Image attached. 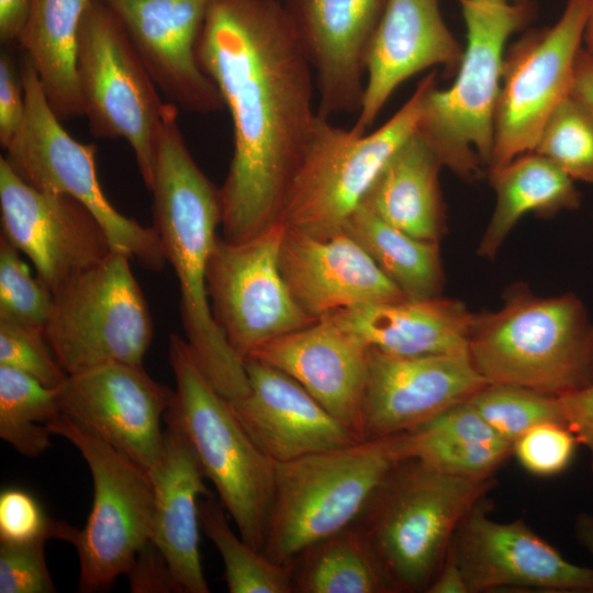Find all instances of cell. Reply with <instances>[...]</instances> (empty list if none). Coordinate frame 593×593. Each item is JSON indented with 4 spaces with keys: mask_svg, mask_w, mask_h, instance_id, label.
<instances>
[{
    "mask_svg": "<svg viewBox=\"0 0 593 593\" xmlns=\"http://www.w3.org/2000/svg\"><path fill=\"white\" fill-rule=\"evenodd\" d=\"M435 82L437 71L432 70L383 125L363 135L316 113L288 183L280 222L313 235L343 230L389 159L415 133L424 97Z\"/></svg>",
    "mask_w": 593,
    "mask_h": 593,
    "instance_id": "7",
    "label": "cell"
},
{
    "mask_svg": "<svg viewBox=\"0 0 593 593\" xmlns=\"http://www.w3.org/2000/svg\"><path fill=\"white\" fill-rule=\"evenodd\" d=\"M557 398L566 426L590 454L593 473V383Z\"/></svg>",
    "mask_w": 593,
    "mask_h": 593,
    "instance_id": "45",
    "label": "cell"
},
{
    "mask_svg": "<svg viewBox=\"0 0 593 593\" xmlns=\"http://www.w3.org/2000/svg\"><path fill=\"white\" fill-rule=\"evenodd\" d=\"M485 1L512 3V2H522V1H526V0H485Z\"/></svg>",
    "mask_w": 593,
    "mask_h": 593,
    "instance_id": "51",
    "label": "cell"
},
{
    "mask_svg": "<svg viewBox=\"0 0 593 593\" xmlns=\"http://www.w3.org/2000/svg\"><path fill=\"white\" fill-rule=\"evenodd\" d=\"M175 395L143 366L109 362L68 374L61 413L124 452L150 477L160 460L161 422Z\"/></svg>",
    "mask_w": 593,
    "mask_h": 593,
    "instance_id": "16",
    "label": "cell"
},
{
    "mask_svg": "<svg viewBox=\"0 0 593 593\" xmlns=\"http://www.w3.org/2000/svg\"><path fill=\"white\" fill-rule=\"evenodd\" d=\"M53 301V292L32 277L21 251L1 235L0 320L44 329Z\"/></svg>",
    "mask_w": 593,
    "mask_h": 593,
    "instance_id": "37",
    "label": "cell"
},
{
    "mask_svg": "<svg viewBox=\"0 0 593 593\" xmlns=\"http://www.w3.org/2000/svg\"><path fill=\"white\" fill-rule=\"evenodd\" d=\"M589 3L567 0L555 24L525 30L505 51L488 176L533 152L548 118L570 94Z\"/></svg>",
    "mask_w": 593,
    "mask_h": 593,
    "instance_id": "13",
    "label": "cell"
},
{
    "mask_svg": "<svg viewBox=\"0 0 593 593\" xmlns=\"http://www.w3.org/2000/svg\"><path fill=\"white\" fill-rule=\"evenodd\" d=\"M46 540L0 541V593L56 592L45 558Z\"/></svg>",
    "mask_w": 593,
    "mask_h": 593,
    "instance_id": "41",
    "label": "cell"
},
{
    "mask_svg": "<svg viewBox=\"0 0 593 593\" xmlns=\"http://www.w3.org/2000/svg\"><path fill=\"white\" fill-rule=\"evenodd\" d=\"M25 115V92L20 65L14 56L0 54V144L5 149L19 132Z\"/></svg>",
    "mask_w": 593,
    "mask_h": 593,
    "instance_id": "43",
    "label": "cell"
},
{
    "mask_svg": "<svg viewBox=\"0 0 593 593\" xmlns=\"http://www.w3.org/2000/svg\"><path fill=\"white\" fill-rule=\"evenodd\" d=\"M58 388H49L14 368L0 365V437L19 454L36 458L51 446L47 424L61 411Z\"/></svg>",
    "mask_w": 593,
    "mask_h": 593,
    "instance_id": "33",
    "label": "cell"
},
{
    "mask_svg": "<svg viewBox=\"0 0 593 593\" xmlns=\"http://www.w3.org/2000/svg\"><path fill=\"white\" fill-rule=\"evenodd\" d=\"M583 48L593 56V0H590L583 35Z\"/></svg>",
    "mask_w": 593,
    "mask_h": 593,
    "instance_id": "50",
    "label": "cell"
},
{
    "mask_svg": "<svg viewBox=\"0 0 593 593\" xmlns=\"http://www.w3.org/2000/svg\"><path fill=\"white\" fill-rule=\"evenodd\" d=\"M488 383L469 353L396 356L371 348L363 439L409 432Z\"/></svg>",
    "mask_w": 593,
    "mask_h": 593,
    "instance_id": "19",
    "label": "cell"
},
{
    "mask_svg": "<svg viewBox=\"0 0 593 593\" xmlns=\"http://www.w3.org/2000/svg\"><path fill=\"white\" fill-rule=\"evenodd\" d=\"M225 508L213 493L199 501L200 526L217 549L231 593H294L292 566L279 564L232 530Z\"/></svg>",
    "mask_w": 593,
    "mask_h": 593,
    "instance_id": "32",
    "label": "cell"
},
{
    "mask_svg": "<svg viewBox=\"0 0 593 593\" xmlns=\"http://www.w3.org/2000/svg\"><path fill=\"white\" fill-rule=\"evenodd\" d=\"M1 235L33 264L54 292L104 259L111 249L97 219L71 197L38 190L0 156Z\"/></svg>",
    "mask_w": 593,
    "mask_h": 593,
    "instance_id": "15",
    "label": "cell"
},
{
    "mask_svg": "<svg viewBox=\"0 0 593 593\" xmlns=\"http://www.w3.org/2000/svg\"><path fill=\"white\" fill-rule=\"evenodd\" d=\"M459 3L467 32L463 57L449 88L438 89L435 82L427 90L416 133L443 167L465 180H475L488 170L494 146L506 44L535 20L537 4L534 0Z\"/></svg>",
    "mask_w": 593,
    "mask_h": 593,
    "instance_id": "4",
    "label": "cell"
},
{
    "mask_svg": "<svg viewBox=\"0 0 593 593\" xmlns=\"http://www.w3.org/2000/svg\"><path fill=\"white\" fill-rule=\"evenodd\" d=\"M20 70L25 115L4 149L9 166L30 186L80 202L104 230L112 250L127 255L149 271H161L167 261L155 228L123 215L111 204L97 176L96 145L78 142L64 128L25 55Z\"/></svg>",
    "mask_w": 593,
    "mask_h": 593,
    "instance_id": "9",
    "label": "cell"
},
{
    "mask_svg": "<svg viewBox=\"0 0 593 593\" xmlns=\"http://www.w3.org/2000/svg\"><path fill=\"white\" fill-rule=\"evenodd\" d=\"M370 349L358 335L324 316L264 344L247 357L290 376L358 440H363Z\"/></svg>",
    "mask_w": 593,
    "mask_h": 593,
    "instance_id": "22",
    "label": "cell"
},
{
    "mask_svg": "<svg viewBox=\"0 0 593 593\" xmlns=\"http://www.w3.org/2000/svg\"><path fill=\"white\" fill-rule=\"evenodd\" d=\"M482 499L458 526L448 550L469 593L503 586L593 592V569L574 564L523 519L496 522Z\"/></svg>",
    "mask_w": 593,
    "mask_h": 593,
    "instance_id": "17",
    "label": "cell"
},
{
    "mask_svg": "<svg viewBox=\"0 0 593 593\" xmlns=\"http://www.w3.org/2000/svg\"><path fill=\"white\" fill-rule=\"evenodd\" d=\"M441 168L434 149L415 131L385 164L361 205L413 237L439 243L446 231Z\"/></svg>",
    "mask_w": 593,
    "mask_h": 593,
    "instance_id": "27",
    "label": "cell"
},
{
    "mask_svg": "<svg viewBox=\"0 0 593 593\" xmlns=\"http://www.w3.org/2000/svg\"><path fill=\"white\" fill-rule=\"evenodd\" d=\"M402 460L399 433L276 461L262 553L292 564L311 546L354 525Z\"/></svg>",
    "mask_w": 593,
    "mask_h": 593,
    "instance_id": "5",
    "label": "cell"
},
{
    "mask_svg": "<svg viewBox=\"0 0 593 593\" xmlns=\"http://www.w3.org/2000/svg\"><path fill=\"white\" fill-rule=\"evenodd\" d=\"M335 323L371 348L396 356L469 353L475 314L441 295L370 303L334 312Z\"/></svg>",
    "mask_w": 593,
    "mask_h": 593,
    "instance_id": "26",
    "label": "cell"
},
{
    "mask_svg": "<svg viewBox=\"0 0 593 593\" xmlns=\"http://www.w3.org/2000/svg\"><path fill=\"white\" fill-rule=\"evenodd\" d=\"M413 429L472 443H507L493 430L468 400L447 407Z\"/></svg>",
    "mask_w": 593,
    "mask_h": 593,
    "instance_id": "42",
    "label": "cell"
},
{
    "mask_svg": "<svg viewBox=\"0 0 593 593\" xmlns=\"http://www.w3.org/2000/svg\"><path fill=\"white\" fill-rule=\"evenodd\" d=\"M126 575L134 593L177 592L165 557L150 540L138 551Z\"/></svg>",
    "mask_w": 593,
    "mask_h": 593,
    "instance_id": "44",
    "label": "cell"
},
{
    "mask_svg": "<svg viewBox=\"0 0 593 593\" xmlns=\"http://www.w3.org/2000/svg\"><path fill=\"white\" fill-rule=\"evenodd\" d=\"M343 230L367 251L406 299L441 294L445 275L438 242L413 237L361 204Z\"/></svg>",
    "mask_w": 593,
    "mask_h": 593,
    "instance_id": "30",
    "label": "cell"
},
{
    "mask_svg": "<svg viewBox=\"0 0 593 593\" xmlns=\"http://www.w3.org/2000/svg\"><path fill=\"white\" fill-rule=\"evenodd\" d=\"M578 440L563 424L547 422L538 424L513 443V451L519 465L537 477H552L570 465Z\"/></svg>",
    "mask_w": 593,
    "mask_h": 593,
    "instance_id": "40",
    "label": "cell"
},
{
    "mask_svg": "<svg viewBox=\"0 0 593 593\" xmlns=\"http://www.w3.org/2000/svg\"><path fill=\"white\" fill-rule=\"evenodd\" d=\"M168 356L176 380L172 406L205 478L215 486L239 536L262 552L276 461L254 441L231 402L206 379L186 338L170 334Z\"/></svg>",
    "mask_w": 593,
    "mask_h": 593,
    "instance_id": "8",
    "label": "cell"
},
{
    "mask_svg": "<svg viewBox=\"0 0 593 593\" xmlns=\"http://www.w3.org/2000/svg\"><path fill=\"white\" fill-rule=\"evenodd\" d=\"M77 77L91 134L126 141L149 191L166 101L123 24L100 0H91L81 22Z\"/></svg>",
    "mask_w": 593,
    "mask_h": 593,
    "instance_id": "10",
    "label": "cell"
},
{
    "mask_svg": "<svg viewBox=\"0 0 593 593\" xmlns=\"http://www.w3.org/2000/svg\"><path fill=\"white\" fill-rule=\"evenodd\" d=\"M164 421L163 451L150 474L154 515L149 540L165 557L178 593H209L200 558L199 501L210 491L172 402Z\"/></svg>",
    "mask_w": 593,
    "mask_h": 593,
    "instance_id": "25",
    "label": "cell"
},
{
    "mask_svg": "<svg viewBox=\"0 0 593 593\" xmlns=\"http://www.w3.org/2000/svg\"><path fill=\"white\" fill-rule=\"evenodd\" d=\"M291 566L296 593L396 591L355 525L311 546Z\"/></svg>",
    "mask_w": 593,
    "mask_h": 593,
    "instance_id": "31",
    "label": "cell"
},
{
    "mask_svg": "<svg viewBox=\"0 0 593 593\" xmlns=\"http://www.w3.org/2000/svg\"><path fill=\"white\" fill-rule=\"evenodd\" d=\"M570 96L593 118V56L583 46L577 57Z\"/></svg>",
    "mask_w": 593,
    "mask_h": 593,
    "instance_id": "46",
    "label": "cell"
},
{
    "mask_svg": "<svg viewBox=\"0 0 593 593\" xmlns=\"http://www.w3.org/2000/svg\"><path fill=\"white\" fill-rule=\"evenodd\" d=\"M468 401L493 430L512 446L538 424L553 422L566 425L557 396L518 385L488 383Z\"/></svg>",
    "mask_w": 593,
    "mask_h": 593,
    "instance_id": "34",
    "label": "cell"
},
{
    "mask_svg": "<svg viewBox=\"0 0 593 593\" xmlns=\"http://www.w3.org/2000/svg\"><path fill=\"white\" fill-rule=\"evenodd\" d=\"M0 365L20 370L54 389L59 388L68 377L43 328L4 320H0Z\"/></svg>",
    "mask_w": 593,
    "mask_h": 593,
    "instance_id": "38",
    "label": "cell"
},
{
    "mask_svg": "<svg viewBox=\"0 0 593 593\" xmlns=\"http://www.w3.org/2000/svg\"><path fill=\"white\" fill-rule=\"evenodd\" d=\"M463 52L439 0H387L366 56L363 97L351 130L368 133L390 97L414 75L438 66L445 78L454 77Z\"/></svg>",
    "mask_w": 593,
    "mask_h": 593,
    "instance_id": "21",
    "label": "cell"
},
{
    "mask_svg": "<svg viewBox=\"0 0 593 593\" xmlns=\"http://www.w3.org/2000/svg\"><path fill=\"white\" fill-rule=\"evenodd\" d=\"M130 261L111 250L53 292L44 334L68 374L109 362L143 366L154 326Z\"/></svg>",
    "mask_w": 593,
    "mask_h": 593,
    "instance_id": "11",
    "label": "cell"
},
{
    "mask_svg": "<svg viewBox=\"0 0 593 593\" xmlns=\"http://www.w3.org/2000/svg\"><path fill=\"white\" fill-rule=\"evenodd\" d=\"M198 58L233 123L222 238L243 242L281 223L316 116L313 68L282 0H212Z\"/></svg>",
    "mask_w": 593,
    "mask_h": 593,
    "instance_id": "1",
    "label": "cell"
},
{
    "mask_svg": "<svg viewBox=\"0 0 593 593\" xmlns=\"http://www.w3.org/2000/svg\"><path fill=\"white\" fill-rule=\"evenodd\" d=\"M496 201L491 220L478 245L481 257H495L517 222L527 213L552 216L580 206L574 180L536 152L512 159L489 175Z\"/></svg>",
    "mask_w": 593,
    "mask_h": 593,
    "instance_id": "29",
    "label": "cell"
},
{
    "mask_svg": "<svg viewBox=\"0 0 593 593\" xmlns=\"http://www.w3.org/2000/svg\"><path fill=\"white\" fill-rule=\"evenodd\" d=\"M79 529L48 517L27 491L5 488L0 493V541L23 544L57 538L74 544Z\"/></svg>",
    "mask_w": 593,
    "mask_h": 593,
    "instance_id": "39",
    "label": "cell"
},
{
    "mask_svg": "<svg viewBox=\"0 0 593 593\" xmlns=\"http://www.w3.org/2000/svg\"><path fill=\"white\" fill-rule=\"evenodd\" d=\"M507 443L483 444L409 430L402 433L403 459H417L440 471L469 479H488L512 454Z\"/></svg>",
    "mask_w": 593,
    "mask_h": 593,
    "instance_id": "36",
    "label": "cell"
},
{
    "mask_svg": "<svg viewBox=\"0 0 593 593\" xmlns=\"http://www.w3.org/2000/svg\"><path fill=\"white\" fill-rule=\"evenodd\" d=\"M575 537L593 557V513H581L574 524Z\"/></svg>",
    "mask_w": 593,
    "mask_h": 593,
    "instance_id": "49",
    "label": "cell"
},
{
    "mask_svg": "<svg viewBox=\"0 0 593 593\" xmlns=\"http://www.w3.org/2000/svg\"><path fill=\"white\" fill-rule=\"evenodd\" d=\"M284 225L231 243L219 236L206 275L213 317L244 361L254 350L315 320L295 302L280 271Z\"/></svg>",
    "mask_w": 593,
    "mask_h": 593,
    "instance_id": "14",
    "label": "cell"
},
{
    "mask_svg": "<svg viewBox=\"0 0 593 593\" xmlns=\"http://www.w3.org/2000/svg\"><path fill=\"white\" fill-rule=\"evenodd\" d=\"M91 0H31L18 43L33 64L60 120L83 115L77 77L78 40Z\"/></svg>",
    "mask_w": 593,
    "mask_h": 593,
    "instance_id": "28",
    "label": "cell"
},
{
    "mask_svg": "<svg viewBox=\"0 0 593 593\" xmlns=\"http://www.w3.org/2000/svg\"><path fill=\"white\" fill-rule=\"evenodd\" d=\"M534 152L574 181L593 182V118L569 94L548 118Z\"/></svg>",
    "mask_w": 593,
    "mask_h": 593,
    "instance_id": "35",
    "label": "cell"
},
{
    "mask_svg": "<svg viewBox=\"0 0 593 593\" xmlns=\"http://www.w3.org/2000/svg\"><path fill=\"white\" fill-rule=\"evenodd\" d=\"M316 76V113H358L366 56L387 0H282Z\"/></svg>",
    "mask_w": 593,
    "mask_h": 593,
    "instance_id": "20",
    "label": "cell"
},
{
    "mask_svg": "<svg viewBox=\"0 0 593 593\" xmlns=\"http://www.w3.org/2000/svg\"><path fill=\"white\" fill-rule=\"evenodd\" d=\"M31 0H0V41L8 45L18 42L25 25Z\"/></svg>",
    "mask_w": 593,
    "mask_h": 593,
    "instance_id": "47",
    "label": "cell"
},
{
    "mask_svg": "<svg viewBox=\"0 0 593 593\" xmlns=\"http://www.w3.org/2000/svg\"><path fill=\"white\" fill-rule=\"evenodd\" d=\"M426 592L469 593L463 573L458 562L448 549L435 578L428 585Z\"/></svg>",
    "mask_w": 593,
    "mask_h": 593,
    "instance_id": "48",
    "label": "cell"
},
{
    "mask_svg": "<svg viewBox=\"0 0 593 593\" xmlns=\"http://www.w3.org/2000/svg\"><path fill=\"white\" fill-rule=\"evenodd\" d=\"M469 355L489 383L560 396L593 383V326L573 293L507 289L497 311L475 314Z\"/></svg>",
    "mask_w": 593,
    "mask_h": 593,
    "instance_id": "3",
    "label": "cell"
},
{
    "mask_svg": "<svg viewBox=\"0 0 593 593\" xmlns=\"http://www.w3.org/2000/svg\"><path fill=\"white\" fill-rule=\"evenodd\" d=\"M492 483L404 459L354 525L396 591H426L461 521Z\"/></svg>",
    "mask_w": 593,
    "mask_h": 593,
    "instance_id": "6",
    "label": "cell"
},
{
    "mask_svg": "<svg viewBox=\"0 0 593 593\" xmlns=\"http://www.w3.org/2000/svg\"><path fill=\"white\" fill-rule=\"evenodd\" d=\"M248 393L230 401L254 441L273 461H289L358 440L300 383L259 359H244Z\"/></svg>",
    "mask_w": 593,
    "mask_h": 593,
    "instance_id": "24",
    "label": "cell"
},
{
    "mask_svg": "<svg viewBox=\"0 0 593 593\" xmlns=\"http://www.w3.org/2000/svg\"><path fill=\"white\" fill-rule=\"evenodd\" d=\"M279 266L293 299L314 320L361 304L406 299L344 230L313 235L286 227Z\"/></svg>",
    "mask_w": 593,
    "mask_h": 593,
    "instance_id": "23",
    "label": "cell"
},
{
    "mask_svg": "<svg viewBox=\"0 0 593 593\" xmlns=\"http://www.w3.org/2000/svg\"><path fill=\"white\" fill-rule=\"evenodd\" d=\"M178 115L179 110L166 101L149 190L152 226L178 280L186 340L211 384L228 401H236L248 393V377L213 317L206 287L221 226V191L190 154Z\"/></svg>",
    "mask_w": 593,
    "mask_h": 593,
    "instance_id": "2",
    "label": "cell"
},
{
    "mask_svg": "<svg viewBox=\"0 0 593 593\" xmlns=\"http://www.w3.org/2000/svg\"><path fill=\"white\" fill-rule=\"evenodd\" d=\"M121 21L159 92L179 111L208 114L224 108L198 58L212 0H100Z\"/></svg>",
    "mask_w": 593,
    "mask_h": 593,
    "instance_id": "18",
    "label": "cell"
},
{
    "mask_svg": "<svg viewBox=\"0 0 593 593\" xmlns=\"http://www.w3.org/2000/svg\"><path fill=\"white\" fill-rule=\"evenodd\" d=\"M47 427L70 441L90 470L92 507L72 545L79 557V591H103L127 573L150 538L152 479L133 459L64 413Z\"/></svg>",
    "mask_w": 593,
    "mask_h": 593,
    "instance_id": "12",
    "label": "cell"
}]
</instances>
